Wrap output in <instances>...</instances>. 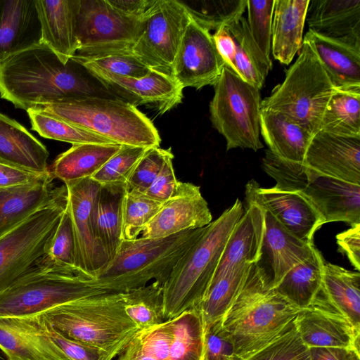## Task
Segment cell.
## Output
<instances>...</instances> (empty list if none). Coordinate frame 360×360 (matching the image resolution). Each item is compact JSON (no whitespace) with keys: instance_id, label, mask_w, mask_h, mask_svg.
<instances>
[{"instance_id":"obj_1","label":"cell","mask_w":360,"mask_h":360,"mask_svg":"<svg viewBox=\"0 0 360 360\" xmlns=\"http://www.w3.org/2000/svg\"><path fill=\"white\" fill-rule=\"evenodd\" d=\"M72 57L64 63L43 43L0 61V95L25 110L84 96L114 97Z\"/></svg>"},{"instance_id":"obj_2","label":"cell","mask_w":360,"mask_h":360,"mask_svg":"<svg viewBox=\"0 0 360 360\" xmlns=\"http://www.w3.org/2000/svg\"><path fill=\"white\" fill-rule=\"evenodd\" d=\"M300 310L271 287L269 272L259 261L224 316L222 327L244 360L285 331Z\"/></svg>"},{"instance_id":"obj_3","label":"cell","mask_w":360,"mask_h":360,"mask_svg":"<svg viewBox=\"0 0 360 360\" xmlns=\"http://www.w3.org/2000/svg\"><path fill=\"white\" fill-rule=\"evenodd\" d=\"M244 213L237 199L217 219L205 227L202 235L173 268L163 284L165 321L196 309L203 300L235 225Z\"/></svg>"},{"instance_id":"obj_4","label":"cell","mask_w":360,"mask_h":360,"mask_svg":"<svg viewBox=\"0 0 360 360\" xmlns=\"http://www.w3.org/2000/svg\"><path fill=\"white\" fill-rule=\"evenodd\" d=\"M205 227L164 238L123 240L115 257L92 280L99 288L117 293L145 286L151 280L163 285Z\"/></svg>"},{"instance_id":"obj_5","label":"cell","mask_w":360,"mask_h":360,"mask_svg":"<svg viewBox=\"0 0 360 360\" xmlns=\"http://www.w3.org/2000/svg\"><path fill=\"white\" fill-rule=\"evenodd\" d=\"M41 315L66 338L102 349L115 357L139 330L124 311L122 293L92 295Z\"/></svg>"},{"instance_id":"obj_6","label":"cell","mask_w":360,"mask_h":360,"mask_svg":"<svg viewBox=\"0 0 360 360\" xmlns=\"http://www.w3.org/2000/svg\"><path fill=\"white\" fill-rule=\"evenodd\" d=\"M34 108L113 143L146 148L160 147L161 139L151 120L136 106L117 98L84 96Z\"/></svg>"},{"instance_id":"obj_7","label":"cell","mask_w":360,"mask_h":360,"mask_svg":"<svg viewBox=\"0 0 360 360\" xmlns=\"http://www.w3.org/2000/svg\"><path fill=\"white\" fill-rule=\"evenodd\" d=\"M110 292L92 279L63 269L44 257L0 293V317L40 314L59 305Z\"/></svg>"},{"instance_id":"obj_8","label":"cell","mask_w":360,"mask_h":360,"mask_svg":"<svg viewBox=\"0 0 360 360\" xmlns=\"http://www.w3.org/2000/svg\"><path fill=\"white\" fill-rule=\"evenodd\" d=\"M262 167L275 180L274 188L302 195L324 224H360V185L323 174L304 163L285 160L269 149L262 158Z\"/></svg>"},{"instance_id":"obj_9","label":"cell","mask_w":360,"mask_h":360,"mask_svg":"<svg viewBox=\"0 0 360 360\" xmlns=\"http://www.w3.org/2000/svg\"><path fill=\"white\" fill-rule=\"evenodd\" d=\"M334 91L317 56L303 40L295 62L283 82L262 101L261 110L284 114L315 134Z\"/></svg>"},{"instance_id":"obj_10","label":"cell","mask_w":360,"mask_h":360,"mask_svg":"<svg viewBox=\"0 0 360 360\" xmlns=\"http://www.w3.org/2000/svg\"><path fill=\"white\" fill-rule=\"evenodd\" d=\"M214 86L210 103L213 127L226 142V150L263 148L260 141V89L225 65Z\"/></svg>"},{"instance_id":"obj_11","label":"cell","mask_w":360,"mask_h":360,"mask_svg":"<svg viewBox=\"0 0 360 360\" xmlns=\"http://www.w3.org/2000/svg\"><path fill=\"white\" fill-rule=\"evenodd\" d=\"M67 204L66 192L0 236V293L45 255Z\"/></svg>"},{"instance_id":"obj_12","label":"cell","mask_w":360,"mask_h":360,"mask_svg":"<svg viewBox=\"0 0 360 360\" xmlns=\"http://www.w3.org/2000/svg\"><path fill=\"white\" fill-rule=\"evenodd\" d=\"M142 17L124 14L108 0H76L77 55L91 58L131 53L141 30Z\"/></svg>"},{"instance_id":"obj_13","label":"cell","mask_w":360,"mask_h":360,"mask_svg":"<svg viewBox=\"0 0 360 360\" xmlns=\"http://www.w3.org/2000/svg\"><path fill=\"white\" fill-rule=\"evenodd\" d=\"M191 18L183 1L152 0L142 16L141 30L131 54L148 69L172 76L174 61Z\"/></svg>"},{"instance_id":"obj_14","label":"cell","mask_w":360,"mask_h":360,"mask_svg":"<svg viewBox=\"0 0 360 360\" xmlns=\"http://www.w3.org/2000/svg\"><path fill=\"white\" fill-rule=\"evenodd\" d=\"M75 245L77 274L94 278L110 262L95 228L94 207L101 184L91 178L64 183Z\"/></svg>"},{"instance_id":"obj_15","label":"cell","mask_w":360,"mask_h":360,"mask_svg":"<svg viewBox=\"0 0 360 360\" xmlns=\"http://www.w3.org/2000/svg\"><path fill=\"white\" fill-rule=\"evenodd\" d=\"M73 58L114 97L137 106L155 104L164 113L181 103L183 88L171 75L150 70L145 76L131 77L112 74L77 55Z\"/></svg>"},{"instance_id":"obj_16","label":"cell","mask_w":360,"mask_h":360,"mask_svg":"<svg viewBox=\"0 0 360 360\" xmlns=\"http://www.w3.org/2000/svg\"><path fill=\"white\" fill-rule=\"evenodd\" d=\"M225 65L210 31L191 16L174 61L173 78L183 89H200L214 85Z\"/></svg>"},{"instance_id":"obj_17","label":"cell","mask_w":360,"mask_h":360,"mask_svg":"<svg viewBox=\"0 0 360 360\" xmlns=\"http://www.w3.org/2000/svg\"><path fill=\"white\" fill-rule=\"evenodd\" d=\"M247 202L255 203L269 212L287 231L310 244L315 232L324 221L302 195L271 188H262L255 180L245 186Z\"/></svg>"},{"instance_id":"obj_18","label":"cell","mask_w":360,"mask_h":360,"mask_svg":"<svg viewBox=\"0 0 360 360\" xmlns=\"http://www.w3.org/2000/svg\"><path fill=\"white\" fill-rule=\"evenodd\" d=\"M300 337L309 347H345L360 352V331L321 292L295 319Z\"/></svg>"},{"instance_id":"obj_19","label":"cell","mask_w":360,"mask_h":360,"mask_svg":"<svg viewBox=\"0 0 360 360\" xmlns=\"http://www.w3.org/2000/svg\"><path fill=\"white\" fill-rule=\"evenodd\" d=\"M212 221L211 212L200 187L179 181L173 195L143 228L141 237H167L186 230L203 228Z\"/></svg>"},{"instance_id":"obj_20","label":"cell","mask_w":360,"mask_h":360,"mask_svg":"<svg viewBox=\"0 0 360 360\" xmlns=\"http://www.w3.org/2000/svg\"><path fill=\"white\" fill-rule=\"evenodd\" d=\"M303 163L323 174L360 185V138L319 130L311 138Z\"/></svg>"},{"instance_id":"obj_21","label":"cell","mask_w":360,"mask_h":360,"mask_svg":"<svg viewBox=\"0 0 360 360\" xmlns=\"http://www.w3.org/2000/svg\"><path fill=\"white\" fill-rule=\"evenodd\" d=\"M264 229V210L247 202L243 214L229 236L212 281L241 265L259 262L262 257Z\"/></svg>"},{"instance_id":"obj_22","label":"cell","mask_w":360,"mask_h":360,"mask_svg":"<svg viewBox=\"0 0 360 360\" xmlns=\"http://www.w3.org/2000/svg\"><path fill=\"white\" fill-rule=\"evenodd\" d=\"M40 43L35 0H0V61Z\"/></svg>"},{"instance_id":"obj_23","label":"cell","mask_w":360,"mask_h":360,"mask_svg":"<svg viewBox=\"0 0 360 360\" xmlns=\"http://www.w3.org/2000/svg\"><path fill=\"white\" fill-rule=\"evenodd\" d=\"M309 30L360 48V0H311Z\"/></svg>"},{"instance_id":"obj_24","label":"cell","mask_w":360,"mask_h":360,"mask_svg":"<svg viewBox=\"0 0 360 360\" xmlns=\"http://www.w3.org/2000/svg\"><path fill=\"white\" fill-rule=\"evenodd\" d=\"M320 60L335 90L360 92V48L308 30L303 39Z\"/></svg>"},{"instance_id":"obj_25","label":"cell","mask_w":360,"mask_h":360,"mask_svg":"<svg viewBox=\"0 0 360 360\" xmlns=\"http://www.w3.org/2000/svg\"><path fill=\"white\" fill-rule=\"evenodd\" d=\"M53 179L0 188V236L67 192L65 184L55 186Z\"/></svg>"},{"instance_id":"obj_26","label":"cell","mask_w":360,"mask_h":360,"mask_svg":"<svg viewBox=\"0 0 360 360\" xmlns=\"http://www.w3.org/2000/svg\"><path fill=\"white\" fill-rule=\"evenodd\" d=\"M41 26V43L68 63L77 53L76 0H35Z\"/></svg>"},{"instance_id":"obj_27","label":"cell","mask_w":360,"mask_h":360,"mask_svg":"<svg viewBox=\"0 0 360 360\" xmlns=\"http://www.w3.org/2000/svg\"><path fill=\"white\" fill-rule=\"evenodd\" d=\"M264 212V236L262 257L274 288L295 265L312 253L314 244L307 243L287 231L269 212Z\"/></svg>"},{"instance_id":"obj_28","label":"cell","mask_w":360,"mask_h":360,"mask_svg":"<svg viewBox=\"0 0 360 360\" xmlns=\"http://www.w3.org/2000/svg\"><path fill=\"white\" fill-rule=\"evenodd\" d=\"M0 349L7 360H68L24 317H0Z\"/></svg>"},{"instance_id":"obj_29","label":"cell","mask_w":360,"mask_h":360,"mask_svg":"<svg viewBox=\"0 0 360 360\" xmlns=\"http://www.w3.org/2000/svg\"><path fill=\"white\" fill-rule=\"evenodd\" d=\"M49 152L44 144L14 120L0 113V162L44 173Z\"/></svg>"},{"instance_id":"obj_30","label":"cell","mask_w":360,"mask_h":360,"mask_svg":"<svg viewBox=\"0 0 360 360\" xmlns=\"http://www.w3.org/2000/svg\"><path fill=\"white\" fill-rule=\"evenodd\" d=\"M310 0H275L271 51L279 63L288 65L300 50Z\"/></svg>"},{"instance_id":"obj_31","label":"cell","mask_w":360,"mask_h":360,"mask_svg":"<svg viewBox=\"0 0 360 360\" xmlns=\"http://www.w3.org/2000/svg\"><path fill=\"white\" fill-rule=\"evenodd\" d=\"M260 134L269 150L285 160L303 163L314 134L287 115L261 110Z\"/></svg>"},{"instance_id":"obj_32","label":"cell","mask_w":360,"mask_h":360,"mask_svg":"<svg viewBox=\"0 0 360 360\" xmlns=\"http://www.w3.org/2000/svg\"><path fill=\"white\" fill-rule=\"evenodd\" d=\"M321 292L327 302L360 331V274L325 263Z\"/></svg>"},{"instance_id":"obj_33","label":"cell","mask_w":360,"mask_h":360,"mask_svg":"<svg viewBox=\"0 0 360 360\" xmlns=\"http://www.w3.org/2000/svg\"><path fill=\"white\" fill-rule=\"evenodd\" d=\"M126 193V184L101 185L95 203L96 234L110 261L122 241V209Z\"/></svg>"},{"instance_id":"obj_34","label":"cell","mask_w":360,"mask_h":360,"mask_svg":"<svg viewBox=\"0 0 360 360\" xmlns=\"http://www.w3.org/2000/svg\"><path fill=\"white\" fill-rule=\"evenodd\" d=\"M121 146L116 143L74 144L57 157L50 172L54 178L64 183L91 178Z\"/></svg>"},{"instance_id":"obj_35","label":"cell","mask_w":360,"mask_h":360,"mask_svg":"<svg viewBox=\"0 0 360 360\" xmlns=\"http://www.w3.org/2000/svg\"><path fill=\"white\" fill-rule=\"evenodd\" d=\"M324 260L314 248L307 259L291 268L274 289L299 309L309 305L321 288Z\"/></svg>"},{"instance_id":"obj_36","label":"cell","mask_w":360,"mask_h":360,"mask_svg":"<svg viewBox=\"0 0 360 360\" xmlns=\"http://www.w3.org/2000/svg\"><path fill=\"white\" fill-rule=\"evenodd\" d=\"M236 46L233 71L243 80L261 89L272 63L268 62L254 42L247 19L242 16L225 26Z\"/></svg>"},{"instance_id":"obj_37","label":"cell","mask_w":360,"mask_h":360,"mask_svg":"<svg viewBox=\"0 0 360 360\" xmlns=\"http://www.w3.org/2000/svg\"><path fill=\"white\" fill-rule=\"evenodd\" d=\"M253 264L241 265L211 282L206 295L196 308L201 315L204 328L221 321L243 288Z\"/></svg>"},{"instance_id":"obj_38","label":"cell","mask_w":360,"mask_h":360,"mask_svg":"<svg viewBox=\"0 0 360 360\" xmlns=\"http://www.w3.org/2000/svg\"><path fill=\"white\" fill-rule=\"evenodd\" d=\"M320 130L360 138V92L335 89L323 112Z\"/></svg>"},{"instance_id":"obj_39","label":"cell","mask_w":360,"mask_h":360,"mask_svg":"<svg viewBox=\"0 0 360 360\" xmlns=\"http://www.w3.org/2000/svg\"><path fill=\"white\" fill-rule=\"evenodd\" d=\"M173 336L167 360H203L205 328L197 309L172 319Z\"/></svg>"},{"instance_id":"obj_40","label":"cell","mask_w":360,"mask_h":360,"mask_svg":"<svg viewBox=\"0 0 360 360\" xmlns=\"http://www.w3.org/2000/svg\"><path fill=\"white\" fill-rule=\"evenodd\" d=\"M125 313L139 330L161 324L163 316V286L153 281L122 293Z\"/></svg>"},{"instance_id":"obj_41","label":"cell","mask_w":360,"mask_h":360,"mask_svg":"<svg viewBox=\"0 0 360 360\" xmlns=\"http://www.w3.org/2000/svg\"><path fill=\"white\" fill-rule=\"evenodd\" d=\"M172 321L139 330L116 360H167L173 336Z\"/></svg>"},{"instance_id":"obj_42","label":"cell","mask_w":360,"mask_h":360,"mask_svg":"<svg viewBox=\"0 0 360 360\" xmlns=\"http://www.w3.org/2000/svg\"><path fill=\"white\" fill-rule=\"evenodd\" d=\"M32 129L42 137L70 143H113L95 133L71 124L37 108L26 110Z\"/></svg>"},{"instance_id":"obj_43","label":"cell","mask_w":360,"mask_h":360,"mask_svg":"<svg viewBox=\"0 0 360 360\" xmlns=\"http://www.w3.org/2000/svg\"><path fill=\"white\" fill-rule=\"evenodd\" d=\"M162 204L146 194L127 191L122 209V240L137 238L143 228L159 212Z\"/></svg>"},{"instance_id":"obj_44","label":"cell","mask_w":360,"mask_h":360,"mask_svg":"<svg viewBox=\"0 0 360 360\" xmlns=\"http://www.w3.org/2000/svg\"><path fill=\"white\" fill-rule=\"evenodd\" d=\"M24 318L35 330L51 340L68 360H113L115 358L105 350L66 338L53 328L41 314Z\"/></svg>"},{"instance_id":"obj_45","label":"cell","mask_w":360,"mask_h":360,"mask_svg":"<svg viewBox=\"0 0 360 360\" xmlns=\"http://www.w3.org/2000/svg\"><path fill=\"white\" fill-rule=\"evenodd\" d=\"M186 6L191 16L210 31L240 19L246 8L247 0L198 1L195 7Z\"/></svg>"},{"instance_id":"obj_46","label":"cell","mask_w":360,"mask_h":360,"mask_svg":"<svg viewBox=\"0 0 360 360\" xmlns=\"http://www.w3.org/2000/svg\"><path fill=\"white\" fill-rule=\"evenodd\" d=\"M244 360H311V355L294 320L285 331Z\"/></svg>"},{"instance_id":"obj_47","label":"cell","mask_w":360,"mask_h":360,"mask_svg":"<svg viewBox=\"0 0 360 360\" xmlns=\"http://www.w3.org/2000/svg\"><path fill=\"white\" fill-rule=\"evenodd\" d=\"M43 257L54 265L77 274L75 267V239L67 207Z\"/></svg>"},{"instance_id":"obj_48","label":"cell","mask_w":360,"mask_h":360,"mask_svg":"<svg viewBox=\"0 0 360 360\" xmlns=\"http://www.w3.org/2000/svg\"><path fill=\"white\" fill-rule=\"evenodd\" d=\"M275 0H247L248 25L250 35L265 59L272 63L271 25Z\"/></svg>"},{"instance_id":"obj_49","label":"cell","mask_w":360,"mask_h":360,"mask_svg":"<svg viewBox=\"0 0 360 360\" xmlns=\"http://www.w3.org/2000/svg\"><path fill=\"white\" fill-rule=\"evenodd\" d=\"M148 148L121 146L104 165L91 177L100 184H126L136 165Z\"/></svg>"},{"instance_id":"obj_50","label":"cell","mask_w":360,"mask_h":360,"mask_svg":"<svg viewBox=\"0 0 360 360\" xmlns=\"http://www.w3.org/2000/svg\"><path fill=\"white\" fill-rule=\"evenodd\" d=\"M173 156L171 148H148L128 179L126 183L127 191L145 194L166 160Z\"/></svg>"},{"instance_id":"obj_51","label":"cell","mask_w":360,"mask_h":360,"mask_svg":"<svg viewBox=\"0 0 360 360\" xmlns=\"http://www.w3.org/2000/svg\"><path fill=\"white\" fill-rule=\"evenodd\" d=\"M79 56L106 72L118 75L141 77L150 70L132 54L128 53H110L91 58Z\"/></svg>"},{"instance_id":"obj_52","label":"cell","mask_w":360,"mask_h":360,"mask_svg":"<svg viewBox=\"0 0 360 360\" xmlns=\"http://www.w3.org/2000/svg\"><path fill=\"white\" fill-rule=\"evenodd\" d=\"M221 322H215L205 328L203 360H240Z\"/></svg>"},{"instance_id":"obj_53","label":"cell","mask_w":360,"mask_h":360,"mask_svg":"<svg viewBox=\"0 0 360 360\" xmlns=\"http://www.w3.org/2000/svg\"><path fill=\"white\" fill-rule=\"evenodd\" d=\"M173 158L174 156L166 160L160 173L145 193L150 198L164 203L174 193L179 181L174 174Z\"/></svg>"},{"instance_id":"obj_54","label":"cell","mask_w":360,"mask_h":360,"mask_svg":"<svg viewBox=\"0 0 360 360\" xmlns=\"http://www.w3.org/2000/svg\"><path fill=\"white\" fill-rule=\"evenodd\" d=\"M53 176L51 172L39 173L0 162V188L27 185Z\"/></svg>"},{"instance_id":"obj_55","label":"cell","mask_w":360,"mask_h":360,"mask_svg":"<svg viewBox=\"0 0 360 360\" xmlns=\"http://www.w3.org/2000/svg\"><path fill=\"white\" fill-rule=\"evenodd\" d=\"M337 243L341 252L346 255L351 264L360 270V224L336 236Z\"/></svg>"},{"instance_id":"obj_56","label":"cell","mask_w":360,"mask_h":360,"mask_svg":"<svg viewBox=\"0 0 360 360\" xmlns=\"http://www.w3.org/2000/svg\"><path fill=\"white\" fill-rule=\"evenodd\" d=\"M216 49L225 64L233 70L236 46L234 41L225 26L215 30L212 34Z\"/></svg>"},{"instance_id":"obj_57","label":"cell","mask_w":360,"mask_h":360,"mask_svg":"<svg viewBox=\"0 0 360 360\" xmlns=\"http://www.w3.org/2000/svg\"><path fill=\"white\" fill-rule=\"evenodd\" d=\"M311 360H360V352L345 347L309 348Z\"/></svg>"},{"instance_id":"obj_58","label":"cell","mask_w":360,"mask_h":360,"mask_svg":"<svg viewBox=\"0 0 360 360\" xmlns=\"http://www.w3.org/2000/svg\"><path fill=\"white\" fill-rule=\"evenodd\" d=\"M152 0H108L120 12L135 17H142Z\"/></svg>"},{"instance_id":"obj_59","label":"cell","mask_w":360,"mask_h":360,"mask_svg":"<svg viewBox=\"0 0 360 360\" xmlns=\"http://www.w3.org/2000/svg\"><path fill=\"white\" fill-rule=\"evenodd\" d=\"M0 358H1V356H0Z\"/></svg>"}]
</instances>
